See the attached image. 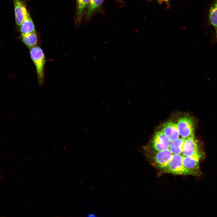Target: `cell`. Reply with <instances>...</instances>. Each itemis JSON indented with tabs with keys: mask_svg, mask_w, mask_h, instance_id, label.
Returning <instances> with one entry per match:
<instances>
[{
	"mask_svg": "<svg viewBox=\"0 0 217 217\" xmlns=\"http://www.w3.org/2000/svg\"><path fill=\"white\" fill-rule=\"evenodd\" d=\"M31 59L36 67L39 84L42 85L44 79V67L46 62L44 53L37 45L30 49Z\"/></svg>",
	"mask_w": 217,
	"mask_h": 217,
	"instance_id": "6da1fadb",
	"label": "cell"
},
{
	"mask_svg": "<svg viewBox=\"0 0 217 217\" xmlns=\"http://www.w3.org/2000/svg\"><path fill=\"white\" fill-rule=\"evenodd\" d=\"M184 156L180 154H173L163 172L178 175H192V172L185 168L183 163Z\"/></svg>",
	"mask_w": 217,
	"mask_h": 217,
	"instance_id": "7a4b0ae2",
	"label": "cell"
},
{
	"mask_svg": "<svg viewBox=\"0 0 217 217\" xmlns=\"http://www.w3.org/2000/svg\"><path fill=\"white\" fill-rule=\"evenodd\" d=\"M182 155L184 157L195 156L201 159L203 158L204 154L195 140L194 135L185 139Z\"/></svg>",
	"mask_w": 217,
	"mask_h": 217,
	"instance_id": "3957f363",
	"label": "cell"
},
{
	"mask_svg": "<svg viewBox=\"0 0 217 217\" xmlns=\"http://www.w3.org/2000/svg\"><path fill=\"white\" fill-rule=\"evenodd\" d=\"M172 154L169 149L157 152L151 158V162L157 169L163 171Z\"/></svg>",
	"mask_w": 217,
	"mask_h": 217,
	"instance_id": "277c9868",
	"label": "cell"
},
{
	"mask_svg": "<svg viewBox=\"0 0 217 217\" xmlns=\"http://www.w3.org/2000/svg\"><path fill=\"white\" fill-rule=\"evenodd\" d=\"M177 125L179 134L182 138L186 139L194 135L193 122L191 118L184 116L180 118Z\"/></svg>",
	"mask_w": 217,
	"mask_h": 217,
	"instance_id": "5b68a950",
	"label": "cell"
},
{
	"mask_svg": "<svg viewBox=\"0 0 217 217\" xmlns=\"http://www.w3.org/2000/svg\"><path fill=\"white\" fill-rule=\"evenodd\" d=\"M171 141L168 140L162 131L156 132L153 138L152 146L156 152L168 149Z\"/></svg>",
	"mask_w": 217,
	"mask_h": 217,
	"instance_id": "8992f818",
	"label": "cell"
},
{
	"mask_svg": "<svg viewBox=\"0 0 217 217\" xmlns=\"http://www.w3.org/2000/svg\"><path fill=\"white\" fill-rule=\"evenodd\" d=\"M201 159L197 156L184 157L183 163L184 167L191 171L194 176H198L201 173L199 168V161Z\"/></svg>",
	"mask_w": 217,
	"mask_h": 217,
	"instance_id": "52a82bcc",
	"label": "cell"
},
{
	"mask_svg": "<svg viewBox=\"0 0 217 217\" xmlns=\"http://www.w3.org/2000/svg\"><path fill=\"white\" fill-rule=\"evenodd\" d=\"M161 131L166 138L171 142L179 137L177 124L173 122L168 121L164 124Z\"/></svg>",
	"mask_w": 217,
	"mask_h": 217,
	"instance_id": "ba28073f",
	"label": "cell"
},
{
	"mask_svg": "<svg viewBox=\"0 0 217 217\" xmlns=\"http://www.w3.org/2000/svg\"><path fill=\"white\" fill-rule=\"evenodd\" d=\"M15 21L16 24L20 26L28 11L21 0H13Z\"/></svg>",
	"mask_w": 217,
	"mask_h": 217,
	"instance_id": "9c48e42d",
	"label": "cell"
},
{
	"mask_svg": "<svg viewBox=\"0 0 217 217\" xmlns=\"http://www.w3.org/2000/svg\"><path fill=\"white\" fill-rule=\"evenodd\" d=\"M20 26L21 34L36 32L34 24L28 12L26 14Z\"/></svg>",
	"mask_w": 217,
	"mask_h": 217,
	"instance_id": "30bf717a",
	"label": "cell"
},
{
	"mask_svg": "<svg viewBox=\"0 0 217 217\" xmlns=\"http://www.w3.org/2000/svg\"><path fill=\"white\" fill-rule=\"evenodd\" d=\"M22 41L29 49L37 45L38 39L36 32L21 34Z\"/></svg>",
	"mask_w": 217,
	"mask_h": 217,
	"instance_id": "8fae6325",
	"label": "cell"
},
{
	"mask_svg": "<svg viewBox=\"0 0 217 217\" xmlns=\"http://www.w3.org/2000/svg\"><path fill=\"white\" fill-rule=\"evenodd\" d=\"M185 139L181 138L171 142L169 149L172 154L182 155Z\"/></svg>",
	"mask_w": 217,
	"mask_h": 217,
	"instance_id": "7c38bea8",
	"label": "cell"
},
{
	"mask_svg": "<svg viewBox=\"0 0 217 217\" xmlns=\"http://www.w3.org/2000/svg\"><path fill=\"white\" fill-rule=\"evenodd\" d=\"M208 18L210 24L217 26V0H212L209 9Z\"/></svg>",
	"mask_w": 217,
	"mask_h": 217,
	"instance_id": "4fadbf2b",
	"label": "cell"
},
{
	"mask_svg": "<svg viewBox=\"0 0 217 217\" xmlns=\"http://www.w3.org/2000/svg\"><path fill=\"white\" fill-rule=\"evenodd\" d=\"M90 0H76L77 21L80 23L84 12L89 5Z\"/></svg>",
	"mask_w": 217,
	"mask_h": 217,
	"instance_id": "5bb4252c",
	"label": "cell"
},
{
	"mask_svg": "<svg viewBox=\"0 0 217 217\" xmlns=\"http://www.w3.org/2000/svg\"><path fill=\"white\" fill-rule=\"evenodd\" d=\"M104 0H90L87 8L86 17H89L102 5Z\"/></svg>",
	"mask_w": 217,
	"mask_h": 217,
	"instance_id": "9a60e30c",
	"label": "cell"
},
{
	"mask_svg": "<svg viewBox=\"0 0 217 217\" xmlns=\"http://www.w3.org/2000/svg\"><path fill=\"white\" fill-rule=\"evenodd\" d=\"M88 216H89V217H96V216H97L96 215L94 214L91 213V214H89Z\"/></svg>",
	"mask_w": 217,
	"mask_h": 217,
	"instance_id": "2e32d148",
	"label": "cell"
},
{
	"mask_svg": "<svg viewBox=\"0 0 217 217\" xmlns=\"http://www.w3.org/2000/svg\"><path fill=\"white\" fill-rule=\"evenodd\" d=\"M216 27V36L217 37V26L215 27Z\"/></svg>",
	"mask_w": 217,
	"mask_h": 217,
	"instance_id": "e0dca14e",
	"label": "cell"
},
{
	"mask_svg": "<svg viewBox=\"0 0 217 217\" xmlns=\"http://www.w3.org/2000/svg\"><path fill=\"white\" fill-rule=\"evenodd\" d=\"M169 0H161V1H168Z\"/></svg>",
	"mask_w": 217,
	"mask_h": 217,
	"instance_id": "ac0fdd59",
	"label": "cell"
},
{
	"mask_svg": "<svg viewBox=\"0 0 217 217\" xmlns=\"http://www.w3.org/2000/svg\"><path fill=\"white\" fill-rule=\"evenodd\" d=\"M158 0L161 1V0Z\"/></svg>",
	"mask_w": 217,
	"mask_h": 217,
	"instance_id": "d6986e66",
	"label": "cell"
},
{
	"mask_svg": "<svg viewBox=\"0 0 217 217\" xmlns=\"http://www.w3.org/2000/svg\"></svg>",
	"mask_w": 217,
	"mask_h": 217,
	"instance_id": "ffe728a7",
	"label": "cell"
}]
</instances>
